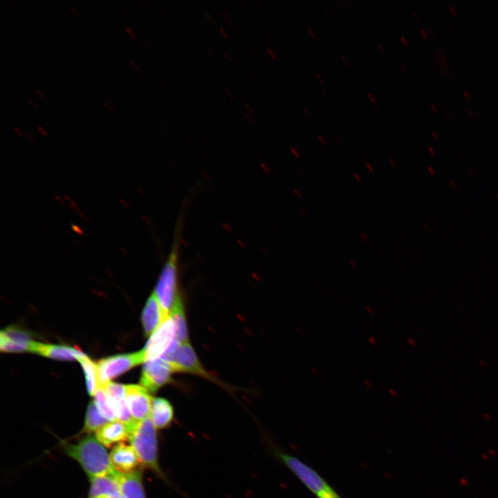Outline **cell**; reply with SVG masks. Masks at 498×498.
Returning <instances> with one entry per match:
<instances>
[{"instance_id":"cell-4","label":"cell","mask_w":498,"mask_h":498,"mask_svg":"<svg viewBox=\"0 0 498 498\" xmlns=\"http://www.w3.org/2000/svg\"><path fill=\"white\" fill-rule=\"evenodd\" d=\"M275 454L317 498H342L315 470L281 450Z\"/></svg>"},{"instance_id":"cell-41","label":"cell","mask_w":498,"mask_h":498,"mask_svg":"<svg viewBox=\"0 0 498 498\" xmlns=\"http://www.w3.org/2000/svg\"><path fill=\"white\" fill-rule=\"evenodd\" d=\"M389 162L391 165L392 167H396V163L392 158H389Z\"/></svg>"},{"instance_id":"cell-32","label":"cell","mask_w":498,"mask_h":498,"mask_svg":"<svg viewBox=\"0 0 498 498\" xmlns=\"http://www.w3.org/2000/svg\"><path fill=\"white\" fill-rule=\"evenodd\" d=\"M315 75L320 83H323L324 80H323L322 77L317 73H316L315 74Z\"/></svg>"},{"instance_id":"cell-6","label":"cell","mask_w":498,"mask_h":498,"mask_svg":"<svg viewBox=\"0 0 498 498\" xmlns=\"http://www.w3.org/2000/svg\"><path fill=\"white\" fill-rule=\"evenodd\" d=\"M145 361L144 349L135 353L115 355L101 359L96 364L99 386L105 385L110 382V380Z\"/></svg>"},{"instance_id":"cell-25","label":"cell","mask_w":498,"mask_h":498,"mask_svg":"<svg viewBox=\"0 0 498 498\" xmlns=\"http://www.w3.org/2000/svg\"><path fill=\"white\" fill-rule=\"evenodd\" d=\"M123 26H124V28H125V30H127V32L129 33V35L132 38L136 39V37H135V35H134V33L130 30V28H129L127 26H125V25H124Z\"/></svg>"},{"instance_id":"cell-34","label":"cell","mask_w":498,"mask_h":498,"mask_svg":"<svg viewBox=\"0 0 498 498\" xmlns=\"http://www.w3.org/2000/svg\"><path fill=\"white\" fill-rule=\"evenodd\" d=\"M290 149H291L292 152L294 154V155H295L297 158H299V157L300 156H299V154L294 148L290 147Z\"/></svg>"},{"instance_id":"cell-11","label":"cell","mask_w":498,"mask_h":498,"mask_svg":"<svg viewBox=\"0 0 498 498\" xmlns=\"http://www.w3.org/2000/svg\"><path fill=\"white\" fill-rule=\"evenodd\" d=\"M109 456L114 468L121 473L134 472L140 465L133 447L123 443L114 446Z\"/></svg>"},{"instance_id":"cell-28","label":"cell","mask_w":498,"mask_h":498,"mask_svg":"<svg viewBox=\"0 0 498 498\" xmlns=\"http://www.w3.org/2000/svg\"><path fill=\"white\" fill-rule=\"evenodd\" d=\"M307 29L312 37H316V35H315V32L312 30V28L310 26H308Z\"/></svg>"},{"instance_id":"cell-2","label":"cell","mask_w":498,"mask_h":498,"mask_svg":"<svg viewBox=\"0 0 498 498\" xmlns=\"http://www.w3.org/2000/svg\"><path fill=\"white\" fill-rule=\"evenodd\" d=\"M129 440L140 465L164 478L158 463L156 428L149 417L136 423L130 431Z\"/></svg>"},{"instance_id":"cell-7","label":"cell","mask_w":498,"mask_h":498,"mask_svg":"<svg viewBox=\"0 0 498 498\" xmlns=\"http://www.w3.org/2000/svg\"><path fill=\"white\" fill-rule=\"evenodd\" d=\"M174 340L175 326L169 315L163 321L147 342L144 348L145 361L160 358Z\"/></svg>"},{"instance_id":"cell-3","label":"cell","mask_w":498,"mask_h":498,"mask_svg":"<svg viewBox=\"0 0 498 498\" xmlns=\"http://www.w3.org/2000/svg\"><path fill=\"white\" fill-rule=\"evenodd\" d=\"M179 232L175 233L172 248L163 265L154 293L167 316L170 315L177 297L180 295L178 282L179 260Z\"/></svg>"},{"instance_id":"cell-12","label":"cell","mask_w":498,"mask_h":498,"mask_svg":"<svg viewBox=\"0 0 498 498\" xmlns=\"http://www.w3.org/2000/svg\"><path fill=\"white\" fill-rule=\"evenodd\" d=\"M31 353L59 360H79L87 356L81 350L73 347L37 342H33Z\"/></svg>"},{"instance_id":"cell-31","label":"cell","mask_w":498,"mask_h":498,"mask_svg":"<svg viewBox=\"0 0 498 498\" xmlns=\"http://www.w3.org/2000/svg\"><path fill=\"white\" fill-rule=\"evenodd\" d=\"M341 59H342V60L344 62V63L345 65H347V66H349V65H350L349 61L346 59V57H345L344 56L341 55Z\"/></svg>"},{"instance_id":"cell-43","label":"cell","mask_w":498,"mask_h":498,"mask_svg":"<svg viewBox=\"0 0 498 498\" xmlns=\"http://www.w3.org/2000/svg\"><path fill=\"white\" fill-rule=\"evenodd\" d=\"M109 498H123V497H122V495L120 494V495H113V496L109 497Z\"/></svg>"},{"instance_id":"cell-46","label":"cell","mask_w":498,"mask_h":498,"mask_svg":"<svg viewBox=\"0 0 498 498\" xmlns=\"http://www.w3.org/2000/svg\"><path fill=\"white\" fill-rule=\"evenodd\" d=\"M246 107L247 108L248 110L250 111V113H253L252 109L250 108V107L249 105L246 104Z\"/></svg>"},{"instance_id":"cell-33","label":"cell","mask_w":498,"mask_h":498,"mask_svg":"<svg viewBox=\"0 0 498 498\" xmlns=\"http://www.w3.org/2000/svg\"><path fill=\"white\" fill-rule=\"evenodd\" d=\"M302 109H303V111L305 113V114H306L308 117H310V116H311V113H310V111H309L306 107H303Z\"/></svg>"},{"instance_id":"cell-44","label":"cell","mask_w":498,"mask_h":498,"mask_svg":"<svg viewBox=\"0 0 498 498\" xmlns=\"http://www.w3.org/2000/svg\"><path fill=\"white\" fill-rule=\"evenodd\" d=\"M130 62L133 65V67H134L136 70H139L138 67L136 66V64H135V62H134L133 60L130 59Z\"/></svg>"},{"instance_id":"cell-29","label":"cell","mask_w":498,"mask_h":498,"mask_svg":"<svg viewBox=\"0 0 498 498\" xmlns=\"http://www.w3.org/2000/svg\"><path fill=\"white\" fill-rule=\"evenodd\" d=\"M37 129H38L43 135H46V131H45L41 126L37 125Z\"/></svg>"},{"instance_id":"cell-45","label":"cell","mask_w":498,"mask_h":498,"mask_svg":"<svg viewBox=\"0 0 498 498\" xmlns=\"http://www.w3.org/2000/svg\"><path fill=\"white\" fill-rule=\"evenodd\" d=\"M349 264H350L351 265H352V266H353V268H356V267H357L356 264L355 262H353V260H350Z\"/></svg>"},{"instance_id":"cell-42","label":"cell","mask_w":498,"mask_h":498,"mask_svg":"<svg viewBox=\"0 0 498 498\" xmlns=\"http://www.w3.org/2000/svg\"><path fill=\"white\" fill-rule=\"evenodd\" d=\"M378 48L380 49V50L382 53H385L384 48H383V46H382L381 44H378Z\"/></svg>"},{"instance_id":"cell-23","label":"cell","mask_w":498,"mask_h":498,"mask_svg":"<svg viewBox=\"0 0 498 498\" xmlns=\"http://www.w3.org/2000/svg\"><path fill=\"white\" fill-rule=\"evenodd\" d=\"M0 349L1 351L3 352H30V349L29 347L16 344L1 335H0Z\"/></svg>"},{"instance_id":"cell-21","label":"cell","mask_w":498,"mask_h":498,"mask_svg":"<svg viewBox=\"0 0 498 498\" xmlns=\"http://www.w3.org/2000/svg\"><path fill=\"white\" fill-rule=\"evenodd\" d=\"M0 335L16 344L29 347L31 352V347L35 341L32 340L30 334L22 329L9 326L1 331Z\"/></svg>"},{"instance_id":"cell-30","label":"cell","mask_w":498,"mask_h":498,"mask_svg":"<svg viewBox=\"0 0 498 498\" xmlns=\"http://www.w3.org/2000/svg\"><path fill=\"white\" fill-rule=\"evenodd\" d=\"M318 139L320 140V141L322 142V145H326V141L324 139V138L322 136L319 135Z\"/></svg>"},{"instance_id":"cell-18","label":"cell","mask_w":498,"mask_h":498,"mask_svg":"<svg viewBox=\"0 0 498 498\" xmlns=\"http://www.w3.org/2000/svg\"><path fill=\"white\" fill-rule=\"evenodd\" d=\"M170 317L175 326V340L179 344L188 341L187 328L181 295L176 299Z\"/></svg>"},{"instance_id":"cell-49","label":"cell","mask_w":498,"mask_h":498,"mask_svg":"<svg viewBox=\"0 0 498 498\" xmlns=\"http://www.w3.org/2000/svg\"><path fill=\"white\" fill-rule=\"evenodd\" d=\"M28 102H30L35 107H37L36 104L34 102H33L30 99H28Z\"/></svg>"},{"instance_id":"cell-9","label":"cell","mask_w":498,"mask_h":498,"mask_svg":"<svg viewBox=\"0 0 498 498\" xmlns=\"http://www.w3.org/2000/svg\"><path fill=\"white\" fill-rule=\"evenodd\" d=\"M125 400L133 418L141 421L149 417L153 398L142 385H125Z\"/></svg>"},{"instance_id":"cell-50","label":"cell","mask_w":498,"mask_h":498,"mask_svg":"<svg viewBox=\"0 0 498 498\" xmlns=\"http://www.w3.org/2000/svg\"><path fill=\"white\" fill-rule=\"evenodd\" d=\"M244 115L246 116V117L248 120H250V122L252 121V119L250 118V117H249V116H248L247 113H244Z\"/></svg>"},{"instance_id":"cell-47","label":"cell","mask_w":498,"mask_h":498,"mask_svg":"<svg viewBox=\"0 0 498 498\" xmlns=\"http://www.w3.org/2000/svg\"><path fill=\"white\" fill-rule=\"evenodd\" d=\"M13 129H14V130L16 131L20 136L22 135L21 133V131H20L18 129H17L15 127H13Z\"/></svg>"},{"instance_id":"cell-48","label":"cell","mask_w":498,"mask_h":498,"mask_svg":"<svg viewBox=\"0 0 498 498\" xmlns=\"http://www.w3.org/2000/svg\"><path fill=\"white\" fill-rule=\"evenodd\" d=\"M322 92L327 98H329L328 93L325 92V90L324 89H322Z\"/></svg>"},{"instance_id":"cell-5","label":"cell","mask_w":498,"mask_h":498,"mask_svg":"<svg viewBox=\"0 0 498 498\" xmlns=\"http://www.w3.org/2000/svg\"><path fill=\"white\" fill-rule=\"evenodd\" d=\"M160 358L170 365L173 371L186 372L213 379L201 364L189 341L179 344L174 340Z\"/></svg>"},{"instance_id":"cell-13","label":"cell","mask_w":498,"mask_h":498,"mask_svg":"<svg viewBox=\"0 0 498 498\" xmlns=\"http://www.w3.org/2000/svg\"><path fill=\"white\" fill-rule=\"evenodd\" d=\"M167 317L169 316L163 312L155 293L153 292L147 300L141 317L145 335H151Z\"/></svg>"},{"instance_id":"cell-14","label":"cell","mask_w":498,"mask_h":498,"mask_svg":"<svg viewBox=\"0 0 498 498\" xmlns=\"http://www.w3.org/2000/svg\"><path fill=\"white\" fill-rule=\"evenodd\" d=\"M123 498H146L142 483V472L137 470L129 473L117 472L114 475Z\"/></svg>"},{"instance_id":"cell-37","label":"cell","mask_w":498,"mask_h":498,"mask_svg":"<svg viewBox=\"0 0 498 498\" xmlns=\"http://www.w3.org/2000/svg\"><path fill=\"white\" fill-rule=\"evenodd\" d=\"M353 177L355 178V179H356L358 182H360V183L361 182V178H360V176H359L357 174L353 173Z\"/></svg>"},{"instance_id":"cell-19","label":"cell","mask_w":498,"mask_h":498,"mask_svg":"<svg viewBox=\"0 0 498 498\" xmlns=\"http://www.w3.org/2000/svg\"><path fill=\"white\" fill-rule=\"evenodd\" d=\"M107 422V420L100 413L94 402L89 403L86 412L83 432L90 434L96 432Z\"/></svg>"},{"instance_id":"cell-15","label":"cell","mask_w":498,"mask_h":498,"mask_svg":"<svg viewBox=\"0 0 498 498\" xmlns=\"http://www.w3.org/2000/svg\"><path fill=\"white\" fill-rule=\"evenodd\" d=\"M129 430L123 423L116 420L107 423L95 432V438L103 445L111 448L129 439Z\"/></svg>"},{"instance_id":"cell-10","label":"cell","mask_w":498,"mask_h":498,"mask_svg":"<svg viewBox=\"0 0 498 498\" xmlns=\"http://www.w3.org/2000/svg\"><path fill=\"white\" fill-rule=\"evenodd\" d=\"M106 391L117 420L125 424L130 432L137 421L133 418L127 407L125 400V386L111 382L107 385Z\"/></svg>"},{"instance_id":"cell-8","label":"cell","mask_w":498,"mask_h":498,"mask_svg":"<svg viewBox=\"0 0 498 498\" xmlns=\"http://www.w3.org/2000/svg\"><path fill=\"white\" fill-rule=\"evenodd\" d=\"M172 372L170 365L162 358L146 360L140 378V385L154 394L170 381Z\"/></svg>"},{"instance_id":"cell-35","label":"cell","mask_w":498,"mask_h":498,"mask_svg":"<svg viewBox=\"0 0 498 498\" xmlns=\"http://www.w3.org/2000/svg\"><path fill=\"white\" fill-rule=\"evenodd\" d=\"M69 8H70L71 10L74 13V15H75L77 17H80L79 13H78L73 8H72V7H71V6H70Z\"/></svg>"},{"instance_id":"cell-38","label":"cell","mask_w":498,"mask_h":498,"mask_svg":"<svg viewBox=\"0 0 498 498\" xmlns=\"http://www.w3.org/2000/svg\"><path fill=\"white\" fill-rule=\"evenodd\" d=\"M220 30L225 37H227V38L228 37V34L226 33L225 30L223 28L221 27Z\"/></svg>"},{"instance_id":"cell-39","label":"cell","mask_w":498,"mask_h":498,"mask_svg":"<svg viewBox=\"0 0 498 498\" xmlns=\"http://www.w3.org/2000/svg\"><path fill=\"white\" fill-rule=\"evenodd\" d=\"M105 106L108 108V109L111 111H113V108L108 104L107 102L104 101Z\"/></svg>"},{"instance_id":"cell-20","label":"cell","mask_w":498,"mask_h":498,"mask_svg":"<svg viewBox=\"0 0 498 498\" xmlns=\"http://www.w3.org/2000/svg\"><path fill=\"white\" fill-rule=\"evenodd\" d=\"M79 361L84 374L87 391L89 395L93 396L99 386L97 365L88 356L81 358Z\"/></svg>"},{"instance_id":"cell-36","label":"cell","mask_w":498,"mask_h":498,"mask_svg":"<svg viewBox=\"0 0 498 498\" xmlns=\"http://www.w3.org/2000/svg\"><path fill=\"white\" fill-rule=\"evenodd\" d=\"M35 91H36V93H37V94H39V95H40V97H41L42 99H45V96L42 94V93L40 91H39L37 89H35Z\"/></svg>"},{"instance_id":"cell-27","label":"cell","mask_w":498,"mask_h":498,"mask_svg":"<svg viewBox=\"0 0 498 498\" xmlns=\"http://www.w3.org/2000/svg\"><path fill=\"white\" fill-rule=\"evenodd\" d=\"M366 167L369 169L370 172H374V169L372 167V165L369 163H365Z\"/></svg>"},{"instance_id":"cell-1","label":"cell","mask_w":498,"mask_h":498,"mask_svg":"<svg viewBox=\"0 0 498 498\" xmlns=\"http://www.w3.org/2000/svg\"><path fill=\"white\" fill-rule=\"evenodd\" d=\"M63 449L68 456L81 465L89 479L114 476L118 472L103 445L90 434L74 444L64 442Z\"/></svg>"},{"instance_id":"cell-24","label":"cell","mask_w":498,"mask_h":498,"mask_svg":"<svg viewBox=\"0 0 498 498\" xmlns=\"http://www.w3.org/2000/svg\"><path fill=\"white\" fill-rule=\"evenodd\" d=\"M368 96H369L371 102L375 106H377V105H378L377 101H376V100L375 99V98L373 96L372 93H368Z\"/></svg>"},{"instance_id":"cell-16","label":"cell","mask_w":498,"mask_h":498,"mask_svg":"<svg viewBox=\"0 0 498 498\" xmlns=\"http://www.w3.org/2000/svg\"><path fill=\"white\" fill-rule=\"evenodd\" d=\"M149 418L156 429L167 428L174 418L172 405L163 398H153Z\"/></svg>"},{"instance_id":"cell-26","label":"cell","mask_w":498,"mask_h":498,"mask_svg":"<svg viewBox=\"0 0 498 498\" xmlns=\"http://www.w3.org/2000/svg\"><path fill=\"white\" fill-rule=\"evenodd\" d=\"M267 53L270 55V57L272 58H273V59L277 58V55H275V53L273 52V50L272 49L267 48Z\"/></svg>"},{"instance_id":"cell-22","label":"cell","mask_w":498,"mask_h":498,"mask_svg":"<svg viewBox=\"0 0 498 498\" xmlns=\"http://www.w3.org/2000/svg\"><path fill=\"white\" fill-rule=\"evenodd\" d=\"M93 402L100 413L109 421H116V416L110 404L107 394L104 389L99 386L95 392Z\"/></svg>"},{"instance_id":"cell-17","label":"cell","mask_w":498,"mask_h":498,"mask_svg":"<svg viewBox=\"0 0 498 498\" xmlns=\"http://www.w3.org/2000/svg\"><path fill=\"white\" fill-rule=\"evenodd\" d=\"M89 498H109L120 494V486L114 476L90 478Z\"/></svg>"},{"instance_id":"cell-40","label":"cell","mask_w":498,"mask_h":498,"mask_svg":"<svg viewBox=\"0 0 498 498\" xmlns=\"http://www.w3.org/2000/svg\"><path fill=\"white\" fill-rule=\"evenodd\" d=\"M360 237H361L365 241H367L368 237H367V236L366 234H365L364 233L361 232V233H360Z\"/></svg>"}]
</instances>
